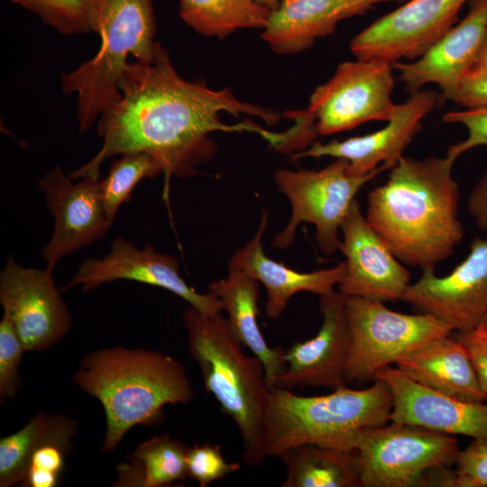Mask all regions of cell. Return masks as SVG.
Returning a JSON list of instances; mask_svg holds the SVG:
<instances>
[{
	"instance_id": "cell-41",
	"label": "cell",
	"mask_w": 487,
	"mask_h": 487,
	"mask_svg": "<svg viewBox=\"0 0 487 487\" xmlns=\"http://www.w3.org/2000/svg\"><path fill=\"white\" fill-rule=\"evenodd\" d=\"M480 326H482L484 328L487 329V314L484 317V318H483V320H482V324Z\"/></svg>"
},
{
	"instance_id": "cell-18",
	"label": "cell",
	"mask_w": 487,
	"mask_h": 487,
	"mask_svg": "<svg viewBox=\"0 0 487 487\" xmlns=\"http://www.w3.org/2000/svg\"><path fill=\"white\" fill-rule=\"evenodd\" d=\"M346 296L333 290L320 297L322 324L317 335L285 351L286 370L273 388L348 386L345 381L350 333Z\"/></svg>"
},
{
	"instance_id": "cell-37",
	"label": "cell",
	"mask_w": 487,
	"mask_h": 487,
	"mask_svg": "<svg viewBox=\"0 0 487 487\" xmlns=\"http://www.w3.org/2000/svg\"><path fill=\"white\" fill-rule=\"evenodd\" d=\"M453 101L470 109L487 108V72L465 73L458 83Z\"/></svg>"
},
{
	"instance_id": "cell-2",
	"label": "cell",
	"mask_w": 487,
	"mask_h": 487,
	"mask_svg": "<svg viewBox=\"0 0 487 487\" xmlns=\"http://www.w3.org/2000/svg\"><path fill=\"white\" fill-rule=\"evenodd\" d=\"M455 159L401 157L388 179L368 195L365 217L404 264L435 267L464 237Z\"/></svg>"
},
{
	"instance_id": "cell-36",
	"label": "cell",
	"mask_w": 487,
	"mask_h": 487,
	"mask_svg": "<svg viewBox=\"0 0 487 487\" xmlns=\"http://www.w3.org/2000/svg\"><path fill=\"white\" fill-rule=\"evenodd\" d=\"M455 335L467 349L487 400V329L479 326L467 332H456Z\"/></svg>"
},
{
	"instance_id": "cell-7",
	"label": "cell",
	"mask_w": 487,
	"mask_h": 487,
	"mask_svg": "<svg viewBox=\"0 0 487 487\" xmlns=\"http://www.w3.org/2000/svg\"><path fill=\"white\" fill-rule=\"evenodd\" d=\"M459 451L454 436L413 424L365 428L354 450L360 487L426 486L428 473L451 467Z\"/></svg>"
},
{
	"instance_id": "cell-12",
	"label": "cell",
	"mask_w": 487,
	"mask_h": 487,
	"mask_svg": "<svg viewBox=\"0 0 487 487\" xmlns=\"http://www.w3.org/2000/svg\"><path fill=\"white\" fill-rule=\"evenodd\" d=\"M422 271L402 301L434 316L453 332H467L482 324L487 314V238L475 237L468 255L446 276H436L433 267Z\"/></svg>"
},
{
	"instance_id": "cell-1",
	"label": "cell",
	"mask_w": 487,
	"mask_h": 487,
	"mask_svg": "<svg viewBox=\"0 0 487 487\" xmlns=\"http://www.w3.org/2000/svg\"><path fill=\"white\" fill-rule=\"evenodd\" d=\"M119 90V99L96 122L103 141L100 150L70 172L71 179L101 176L102 163L111 157L144 152L160 164L168 182L172 176L183 179L198 174L197 167L214 156L217 148L209 137L213 132L256 133L273 147L282 138L281 133L252 122L223 123L224 112L259 117L269 125L278 124L280 115L240 100L229 88L215 90L202 80L184 79L159 42L150 59L129 60Z\"/></svg>"
},
{
	"instance_id": "cell-22",
	"label": "cell",
	"mask_w": 487,
	"mask_h": 487,
	"mask_svg": "<svg viewBox=\"0 0 487 487\" xmlns=\"http://www.w3.org/2000/svg\"><path fill=\"white\" fill-rule=\"evenodd\" d=\"M267 224L268 214L264 210L254 236L234 252L228 267L239 269L264 285L267 290L266 316L278 319L296 293L306 291L321 297L333 291L343 280L346 264L343 262L332 268L299 272L273 261L262 249V237Z\"/></svg>"
},
{
	"instance_id": "cell-8",
	"label": "cell",
	"mask_w": 487,
	"mask_h": 487,
	"mask_svg": "<svg viewBox=\"0 0 487 487\" xmlns=\"http://www.w3.org/2000/svg\"><path fill=\"white\" fill-rule=\"evenodd\" d=\"M383 303L346 297L350 333L345 368L347 385L374 381L379 371L396 364L409 351L453 332L432 315L399 313Z\"/></svg>"
},
{
	"instance_id": "cell-25",
	"label": "cell",
	"mask_w": 487,
	"mask_h": 487,
	"mask_svg": "<svg viewBox=\"0 0 487 487\" xmlns=\"http://www.w3.org/2000/svg\"><path fill=\"white\" fill-rule=\"evenodd\" d=\"M276 457L286 468L282 487H360L354 451L303 444Z\"/></svg>"
},
{
	"instance_id": "cell-27",
	"label": "cell",
	"mask_w": 487,
	"mask_h": 487,
	"mask_svg": "<svg viewBox=\"0 0 487 487\" xmlns=\"http://www.w3.org/2000/svg\"><path fill=\"white\" fill-rule=\"evenodd\" d=\"M179 15L196 32L224 39L240 29L262 30L271 11L256 0H179Z\"/></svg>"
},
{
	"instance_id": "cell-11",
	"label": "cell",
	"mask_w": 487,
	"mask_h": 487,
	"mask_svg": "<svg viewBox=\"0 0 487 487\" xmlns=\"http://www.w3.org/2000/svg\"><path fill=\"white\" fill-rule=\"evenodd\" d=\"M52 270L24 267L9 256L0 272V304L25 351H44L69 334L71 316Z\"/></svg>"
},
{
	"instance_id": "cell-20",
	"label": "cell",
	"mask_w": 487,
	"mask_h": 487,
	"mask_svg": "<svg viewBox=\"0 0 487 487\" xmlns=\"http://www.w3.org/2000/svg\"><path fill=\"white\" fill-rule=\"evenodd\" d=\"M464 18L435 41L417 60L397 61L405 87L412 92L436 84L441 98L453 100L459 81L469 71L487 30V0H470Z\"/></svg>"
},
{
	"instance_id": "cell-38",
	"label": "cell",
	"mask_w": 487,
	"mask_h": 487,
	"mask_svg": "<svg viewBox=\"0 0 487 487\" xmlns=\"http://www.w3.org/2000/svg\"><path fill=\"white\" fill-rule=\"evenodd\" d=\"M467 210L477 226L487 233V171L473 187L467 201Z\"/></svg>"
},
{
	"instance_id": "cell-28",
	"label": "cell",
	"mask_w": 487,
	"mask_h": 487,
	"mask_svg": "<svg viewBox=\"0 0 487 487\" xmlns=\"http://www.w3.org/2000/svg\"><path fill=\"white\" fill-rule=\"evenodd\" d=\"M78 423L60 414L50 415L26 466L23 487H55L65 468L66 458Z\"/></svg>"
},
{
	"instance_id": "cell-10",
	"label": "cell",
	"mask_w": 487,
	"mask_h": 487,
	"mask_svg": "<svg viewBox=\"0 0 487 487\" xmlns=\"http://www.w3.org/2000/svg\"><path fill=\"white\" fill-rule=\"evenodd\" d=\"M391 63L356 59L340 63L332 78L311 94L307 113L318 135H330L371 121L388 122L396 104Z\"/></svg>"
},
{
	"instance_id": "cell-30",
	"label": "cell",
	"mask_w": 487,
	"mask_h": 487,
	"mask_svg": "<svg viewBox=\"0 0 487 487\" xmlns=\"http://www.w3.org/2000/svg\"><path fill=\"white\" fill-rule=\"evenodd\" d=\"M65 36L96 32L93 0H9Z\"/></svg>"
},
{
	"instance_id": "cell-29",
	"label": "cell",
	"mask_w": 487,
	"mask_h": 487,
	"mask_svg": "<svg viewBox=\"0 0 487 487\" xmlns=\"http://www.w3.org/2000/svg\"><path fill=\"white\" fill-rule=\"evenodd\" d=\"M162 173L160 164L144 152L125 153L115 159L100 188L106 217L113 224L119 207L130 200L135 186L143 179Z\"/></svg>"
},
{
	"instance_id": "cell-6",
	"label": "cell",
	"mask_w": 487,
	"mask_h": 487,
	"mask_svg": "<svg viewBox=\"0 0 487 487\" xmlns=\"http://www.w3.org/2000/svg\"><path fill=\"white\" fill-rule=\"evenodd\" d=\"M93 4L99 50L60 76L61 91L77 96L81 133L119 99V82L130 57L150 59L158 42L153 0H93Z\"/></svg>"
},
{
	"instance_id": "cell-17",
	"label": "cell",
	"mask_w": 487,
	"mask_h": 487,
	"mask_svg": "<svg viewBox=\"0 0 487 487\" xmlns=\"http://www.w3.org/2000/svg\"><path fill=\"white\" fill-rule=\"evenodd\" d=\"M441 95L432 90H418L403 103L383 128L343 141L313 142L308 148L290 154V160L306 157H334L348 161V173L367 175L381 166L392 169L422 126L423 118L436 107Z\"/></svg>"
},
{
	"instance_id": "cell-32",
	"label": "cell",
	"mask_w": 487,
	"mask_h": 487,
	"mask_svg": "<svg viewBox=\"0 0 487 487\" xmlns=\"http://www.w3.org/2000/svg\"><path fill=\"white\" fill-rule=\"evenodd\" d=\"M26 352L12 322L5 316L0 321V402L15 396L23 384L19 366Z\"/></svg>"
},
{
	"instance_id": "cell-35",
	"label": "cell",
	"mask_w": 487,
	"mask_h": 487,
	"mask_svg": "<svg viewBox=\"0 0 487 487\" xmlns=\"http://www.w3.org/2000/svg\"><path fill=\"white\" fill-rule=\"evenodd\" d=\"M446 123L461 124L467 129V137L452 145L446 154L455 160L464 152L481 145L487 146V108H468L445 114Z\"/></svg>"
},
{
	"instance_id": "cell-14",
	"label": "cell",
	"mask_w": 487,
	"mask_h": 487,
	"mask_svg": "<svg viewBox=\"0 0 487 487\" xmlns=\"http://www.w3.org/2000/svg\"><path fill=\"white\" fill-rule=\"evenodd\" d=\"M470 0H410L380 17L350 43L356 59L390 63L422 55L455 24Z\"/></svg>"
},
{
	"instance_id": "cell-31",
	"label": "cell",
	"mask_w": 487,
	"mask_h": 487,
	"mask_svg": "<svg viewBox=\"0 0 487 487\" xmlns=\"http://www.w3.org/2000/svg\"><path fill=\"white\" fill-rule=\"evenodd\" d=\"M50 415L37 413L18 431L0 439V486L21 484L29 457Z\"/></svg>"
},
{
	"instance_id": "cell-13",
	"label": "cell",
	"mask_w": 487,
	"mask_h": 487,
	"mask_svg": "<svg viewBox=\"0 0 487 487\" xmlns=\"http://www.w3.org/2000/svg\"><path fill=\"white\" fill-rule=\"evenodd\" d=\"M57 165L38 179L54 218V228L41 257L53 270L70 253L103 238L112 226L106 217L100 188L101 176L87 175L73 183Z\"/></svg>"
},
{
	"instance_id": "cell-24",
	"label": "cell",
	"mask_w": 487,
	"mask_h": 487,
	"mask_svg": "<svg viewBox=\"0 0 487 487\" xmlns=\"http://www.w3.org/2000/svg\"><path fill=\"white\" fill-rule=\"evenodd\" d=\"M207 292L222 302L233 332L243 346L262 361L267 385L273 388L286 370V350L270 346L259 327L260 282L239 269L228 267L227 277L211 282Z\"/></svg>"
},
{
	"instance_id": "cell-40",
	"label": "cell",
	"mask_w": 487,
	"mask_h": 487,
	"mask_svg": "<svg viewBox=\"0 0 487 487\" xmlns=\"http://www.w3.org/2000/svg\"><path fill=\"white\" fill-rule=\"evenodd\" d=\"M260 5L265 6L270 11L276 9L283 0H256Z\"/></svg>"
},
{
	"instance_id": "cell-3",
	"label": "cell",
	"mask_w": 487,
	"mask_h": 487,
	"mask_svg": "<svg viewBox=\"0 0 487 487\" xmlns=\"http://www.w3.org/2000/svg\"><path fill=\"white\" fill-rule=\"evenodd\" d=\"M72 380L104 408L103 453L114 451L132 427L161 423L164 406L188 404L194 397L179 361L144 348L114 346L93 351L83 357Z\"/></svg>"
},
{
	"instance_id": "cell-4",
	"label": "cell",
	"mask_w": 487,
	"mask_h": 487,
	"mask_svg": "<svg viewBox=\"0 0 487 487\" xmlns=\"http://www.w3.org/2000/svg\"><path fill=\"white\" fill-rule=\"evenodd\" d=\"M181 320L189 354L200 368L206 391L237 426L245 464L259 466L267 457L263 419L270 391L262 361L243 352V345L221 312L207 313L189 305Z\"/></svg>"
},
{
	"instance_id": "cell-21",
	"label": "cell",
	"mask_w": 487,
	"mask_h": 487,
	"mask_svg": "<svg viewBox=\"0 0 487 487\" xmlns=\"http://www.w3.org/2000/svg\"><path fill=\"white\" fill-rule=\"evenodd\" d=\"M391 1L399 0H283L271 11L261 36L276 53L296 54L333 33L341 21Z\"/></svg>"
},
{
	"instance_id": "cell-39",
	"label": "cell",
	"mask_w": 487,
	"mask_h": 487,
	"mask_svg": "<svg viewBox=\"0 0 487 487\" xmlns=\"http://www.w3.org/2000/svg\"><path fill=\"white\" fill-rule=\"evenodd\" d=\"M472 72H487V30L482 41L481 46L469 69Z\"/></svg>"
},
{
	"instance_id": "cell-19",
	"label": "cell",
	"mask_w": 487,
	"mask_h": 487,
	"mask_svg": "<svg viewBox=\"0 0 487 487\" xmlns=\"http://www.w3.org/2000/svg\"><path fill=\"white\" fill-rule=\"evenodd\" d=\"M375 379L386 382L391 391V421L487 440L485 401H469L436 392L414 381L397 367L381 369Z\"/></svg>"
},
{
	"instance_id": "cell-9",
	"label": "cell",
	"mask_w": 487,
	"mask_h": 487,
	"mask_svg": "<svg viewBox=\"0 0 487 487\" xmlns=\"http://www.w3.org/2000/svg\"><path fill=\"white\" fill-rule=\"evenodd\" d=\"M381 166L363 176L348 173V161L335 159L318 170L279 169L274 173L278 188L289 198L291 216L286 227L274 237L271 247L286 249L294 242L300 223L316 227L320 251L331 255L341 245V225L358 191L379 173Z\"/></svg>"
},
{
	"instance_id": "cell-16",
	"label": "cell",
	"mask_w": 487,
	"mask_h": 487,
	"mask_svg": "<svg viewBox=\"0 0 487 487\" xmlns=\"http://www.w3.org/2000/svg\"><path fill=\"white\" fill-rule=\"evenodd\" d=\"M339 250L346 271L338 290L346 297L381 302L401 300L410 273L370 225L355 198L341 225Z\"/></svg>"
},
{
	"instance_id": "cell-33",
	"label": "cell",
	"mask_w": 487,
	"mask_h": 487,
	"mask_svg": "<svg viewBox=\"0 0 487 487\" xmlns=\"http://www.w3.org/2000/svg\"><path fill=\"white\" fill-rule=\"evenodd\" d=\"M240 468L238 463H230L225 459L217 445L196 444L188 448V476L196 481L200 487H207Z\"/></svg>"
},
{
	"instance_id": "cell-26",
	"label": "cell",
	"mask_w": 487,
	"mask_h": 487,
	"mask_svg": "<svg viewBox=\"0 0 487 487\" xmlns=\"http://www.w3.org/2000/svg\"><path fill=\"white\" fill-rule=\"evenodd\" d=\"M188 446L169 434L144 441L117 467L115 486L162 487L185 480Z\"/></svg>"
},
{
	"instance_id": "cell-5",
	"label": "cell",
	"mask_w": 487,
	"mask_h": 487,
	"mask_svg": "<svg viewBox=\"0 0 487 487\" xmlns=\"http://www.w3.org/2000/svg\"><path fill=\"white\" fill-rule=\"evenodd\" d=\"M392 404L391 391L380 379L364 389L344 386L320 396L271 388L263 419L265 455L303 444L354 451L363 429L391 421Z\"/></svg>"
},
{
	"instance_id": "cell-34",
	"label": "cell",
	"mask_w": 487,
	"mask_h": 487,
	"mask_svg": "<svg viewBox=\"0 0 487 487\" xmlns=\"http://www.w3.org/2000/svg\"><path fill=\"white\" fill-rule=\"evenodd\" d=\"M455 465L451 487H487V440L473 439Z\"/></svg>"
},
{
	"instance_id": "cell-23",
	"label": "cell",
	"mask_w": 487,
	"mask_h": 487,
	"mask_svg": "<svg viewBox=\"0 0 487 487\" xmlns=\"http://www.w3.org/2000/svg\"><path fill=\"white\" fill-rule=\"evenodd\" d=\"M396 367L436 392L469 401H487L467 349L452 333L409 351Z\"/></svg>"
},
{
	"instance_id": "cell-15",
	"label": "cell",
	"mask_w": 487,
	"mask_h": 487,
	"mask_svg": "<svg viewBox=\"0 0 487 487\" xmlns=\"http://www.w3.org/2000/svg\"><path fill=\"white\" fill-rule=\"evenodd\" d=\"M118 280L165 289L204 312L223 311V304L217 298L209 292L198 293L185 282L175 256L160 253L151 244L139 249L124 237L115 238L109 252L102 258L85 260L60 290L79 286L82 291L87 292Z\"/></svg>"
}]
</instances>
